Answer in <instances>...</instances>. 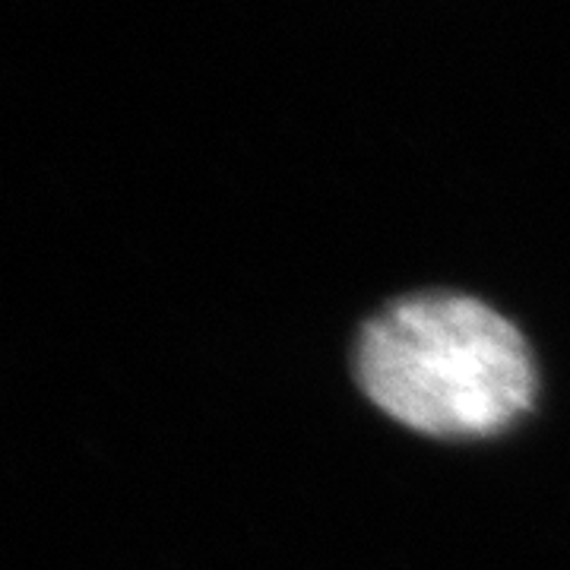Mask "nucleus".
Returning a JSON list of instances; mask_svg holds the SVG:
<instances>
[{"instance_id": "nucleus-1", "label": "nucleus", "mask_w": 570, "mask_h": 570, "mask_svg": "<svg viewBox=\"0 0 570 570\" xmlns=\"http://www.w3.org/2000/svg\"><path fill=\"white\" fill-rule=\"evenodd\" d=\"M358 384L396 422L434 438H485L532 406L520 330L466 295H419L362 330Z\"/></svg>"}]
</instances>
